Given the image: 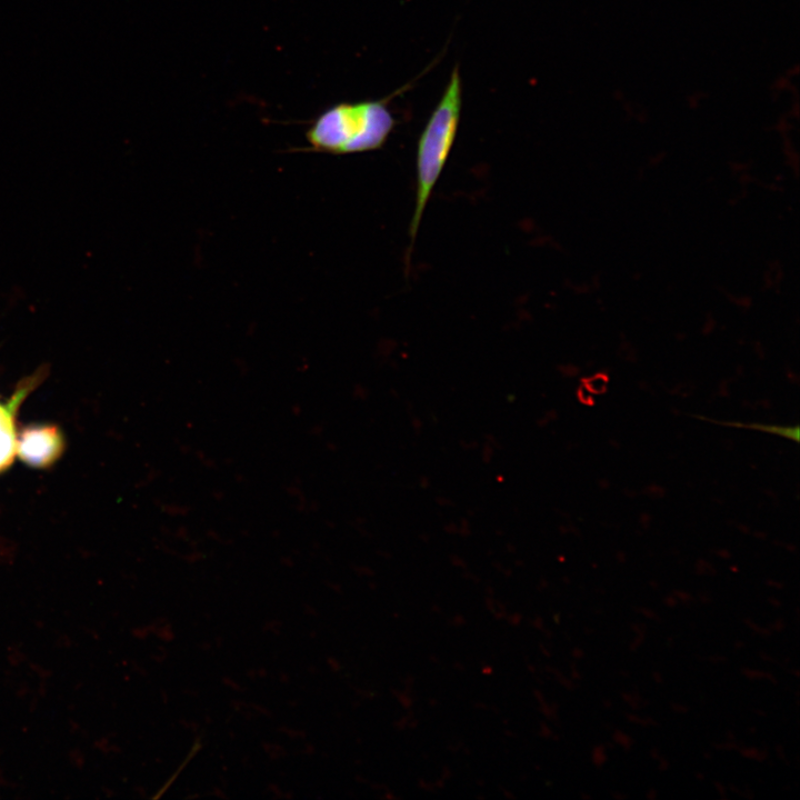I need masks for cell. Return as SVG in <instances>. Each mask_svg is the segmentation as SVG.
Returning a JSON list of instances; mask_svg holds the SVG:
<instances>
[{
  "label": "cell",
  "instance_id": "1",
  "mask_svg": "<svg viewBox=\"0 0 800 800\" xmlns=\"http://www.w3.org/2000/svg\"><path fill=\"white\" fill-rule=\"evenodd\" d=\"M390 98L330 106L306 131L310 149L332 154L380 149L397 123L388 106Z\"/></svg>",
  "mask_w": 800,
  "mask_h": 800
},
{
  "label": "cell",
  "instance_id": "2",
  "mask_svg": "<svg viewBox=\"0 0 800 800\" xmlns=\"http://www.w3.org/2000/svg\"><path fill=\"white\" fill-rule=\"evenodd\" d=\"M462 109V80L459 67L450 74L446 89L431 112L417 144V192L410 223V240L418 229L436 183L454 143Z\"/></svg>",
  "mask_w": 800,
  "mask_h": 800
},
{
  "label": "cell",
  "instance_id": "3",
  "mask_svg": "<svg viewBox=\"0 0 800 800\" xmlns=\"http://www.w3.org/2000/svg\"><path fill=\"white\" fill-rule=\"evenodd\" d=\"M64 444L62 431L57 426H28L17 433L16 454L26 464L44 469L59 460Z\"/></svg>",
  "mask_w": 800,
  "mask_h": 800
},
{
  "label": "cell",
  "instance_id": "4",
  "mask_svg": "<svg viewBox=\"0 0 800 800\" xmlns=\"http://www.w3.org/2000/svg\"><path fill=\"white\" fill-rule=\"evenodd\" d=\"M37 378L33 377L19 387L10 400H0V472L8 469L16 456V416L21 402L34 388Z\"/></svg>",
  "mask_w": 800,
  "mask_h": 800
},
{
  "label": "cell",
  "instance_id": "5",
  "mask_svg": "<svg viewBox=\"0 0 800 800\" xmlns=\"http://www.w3.org/2000/svg\"><path fill=\"white\" fill-rule=\"evenodd\" d=\"M722 424L738 427V428H746V429H752V430H759L772 434H777L787 439H791L796 442L799 441V427L798 426H773V424H761V423H741V422H721Z\"/></svg>",
  "mask_w": 800,
  "mask_h": 800
}]
</instances>
